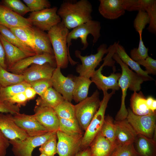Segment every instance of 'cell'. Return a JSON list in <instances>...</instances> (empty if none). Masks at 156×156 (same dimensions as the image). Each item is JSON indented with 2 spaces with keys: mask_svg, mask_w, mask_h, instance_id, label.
Wrapping results in <instances>:
<instances>
[{
  "mask_svg": "<svg viewBox=\"0 0 156 156\" xmlns=\"http://www.w3.org/2000/svg\"><path fill=\"white\" fill-rule=\"evenodd\" d=\"M92 6L88 0L64 1L57 14L61 22L68 30L92 20Z\"/></svg>",
  "mask_w": 156,
  "mask_h": 156,
  "instance_id": "cell-1",
  "label": "cell"
},
{
  "mask_svg": "<svg viewBox=\"0 0 156 156\" xmlns=\"http://www.w3.org/2000/svg\"><path fill=\"white\" fill-rule=\"evenodd\" d=\"M112 57L120 65L122 70L118 81V85L122 90L121 104L115 120L119 121L126 119L128 115V112L125 103L128 89L134 92L138 91L141 88V84L145 80L142 77L130 69L122 62L116 53H114Z\"/></svg>",
  "mask_w": 156,
  "mask_h": 156,
  "instance_id": "cell-2",
  "label": "cell"
},
{
  "mask_svg": "<svg viewBox=\"0 0 156 156\" xmlns=\"http://www.w3.org/2000/svg\"><path fill=\"white\" fill-rule=\"evenodd\" d=\"M69 31L61 22L48 31L57 67L66 68L69 62L67 38Z\"/></svg>",
  "mask_w": 156,
  "mask_h": 156,
  "instance_id": "cell-3",
  "label": "cell"
},
{
  "mask_svg": "<svg viewBox=\"0 0 156 156\" xmlns=\"http://www.w3.org/2000/svg\"><path fill=\"white\" fill-rule=\"evenodd\" d=\"M101 28L100 22L92 20L77 26L69 32L67 38V43L69 62L71 65H74L78 63L74 61L70 55L69 48L71 44L72 40L80 38L83 45L82 50H85L88 45L87 40L88 35L91 34L93 36V42L94 44L100 37Z\"/></svg>",
  "mask_w": 156,
  "mask_h": 156,
  "instance_id": "cell-4",
  "label": "cell"
},
{
  "mask_svg": "<svg viewBox=\"0 0 156 156\" xmlns=\"http://www.w3.org/2000/svg\"><path fill=\"white\" fill-rule=\"evenodd\" d=\"M115 91L110 93L103 91V96L101 101L100 107L88 126L82 139L80 150L89 147L97 135L100 132L105 117V113L108 103Z\"/></svg>",
  "mask_w": 156,
  "mask_h": 156,
  "instance_id": "cell-5",
  "label": "cell"
},
{
  "mask_svg": "<svg viewBox=\"0 0 156 156\" xmlns=\"http://www.w3.org/2000/svg\"><path fill=\"white\" fill-rule=\"evenodd\" d=\"M99 93L96 90L90 97L75 105V118L81 129L85 131L100 105Z\"/></svg>",
  "mask_w": 156,
  "mask_h": 156,
  "instance_id": "cell-6",
  "label": "cell"
},
{
  "mask_svg": "<svg viewBox=\"0 0 156 156\" xmlns=\"http://www.w3.org/2000/svg\"><path fill=\"white\" fill-rule=\"evenodd\" d=\"M106 44H101L97 49V53L89 55L82 56L81 52L78 50L75 51V55L81 61V64H78L76 68V71L79 76L90 78L93 75L95 68L103 60L104 55L109 51Z\"/></svg>",
  "mask_w": 156,
  "mask_h": 156,
  "instance_id": "cell-7",
  "label": "cell"
},
{
  "mask_svg": "<svg viewBox=\"0 0 156 156\" xmlns=\"http://www.w3.org/2000/svg\"><path fill=\"white\" fill-rule=\"evenodd\" d=\"M127 111L126 119L138 134L156 139V113L140 116L134 114L130 109Z\"/></svg>",
  "mask_w": 156,
  "mask_h": 156,
  "instance_id": "cell-8",
  "label": "cell"
},
{
  "mask_svg": "<svg viewBox=\"0 0 156 156\" xmlns=\"http://www.w3.org/2000/svg\"><path fill=\"white\" fill-rule=\"evenodd\" d=\"M56 132L49 131L40 135L28 136L22 140H9L12 151L15 156H32L35 148L40 146Z\"/></svg>",
  "mask_w": 156,
  "mask_h": 156,
  "instance_id": "cell-9",
  "label": "cell"
},
{
  "mask_svg": "<svg viewBox=\"0 0 156 156\" xmlns=\"http://www.w3.org/2000/svg\"><path fill=\"white\" fill-rule=\"evenodd\" d=\"M57 10L55 7L31 12L28 18L32 25L42 31H48L61 22L57 14Z\"/></svg>",
  "mask_w": 156,
  "mask_h": 156,
  "instance_id": "cell-10",
  "label": "cell"
},
{
  "mask_svg": "<svg viewBox=\"0 0 156 156\" xmlns=\"http://www.w3.org/2000/svg\"><path fill=\"white\" fill-rule=\"evenodd\" d=\"M46 63H49L53 66L57 67L54 54L44 53L29 56L18 61L11 67L8 68V70L12 73L22 74L25 70L32 65H41Z\"/></svg>",
  "mask_w": 156,
  "mask_h": 156,
  "instance_id": "cell-11",
  "label": "cell"
},
{
  "mask_svg": "<svg viewBox=\"0 0 156 156\" xmlns=\"http://www.w3.org/2000/svg\"><path fill=\"white\" fill-rule=\"evenodd\" d=\"M51 80L53 88L65 100L71 102L73 99L75 83L70 76L65 77L62 73L61 68L57 67L53 73Z\"/></svg>",
  "mask_w": 156,
  "mask_h": 156,
  "instance_id": "cell-12",
  "label": "cell"
},
{
  "mask_svg": "<svg viewBox=\"0 0 156 156\" xmlns=\"http://www.w3.org/2000/svg\"><path fill=\"white\" fill-rule=\"evenodd\" d=\"M57 153L59 156H75L80 151L82 137L68 135L60 130L56 132Z\"/></svg>",
  "mask_w": 156,
  "mask_h": 156,
  "instance_id": "cell-13",
  "label": "cell"
},
{
  "mask_svg": "<svg viewBox=\"0 0 156 156\" xmlns=\"http://www.w3.org/2000/svg\"><path fill=\"white\" fill-rule=\"evenodd\" d=\"M13 118L17 125L29 136L40 135L49 132L38 122L34 115L19 113L14 115Z\"/></svg>",
  "mask_w": 156,
  "mask_h": 156,
  "instance_id": "cell-14",
  "label": "cell"
},
{
  "mask_svg": "<svg viewBox=\"0 0 156 156\" xmlns=\"http://www.w3.org/2000/svg\"><path fill=\"white\" fill-rule=\"evenodd\" d=\"M0 130L9 140H22L29 136L17 125L10 114L0 113Z\"/></svg>",
  "mask_w": 156,
  "mask_h": 156,
  "instance_id": "cell-15",
  "label": "cell"
},
{
  "mask_svg": "<svg viewBox=\"0 0 156 156\" xmlns=\"http://www.w3.org/2000/svg\"><path fill=\"white\" fill-rule=\"evenodd\" d=\"M34 112L36 119L49 131L57 132L59 130V118L53 108L36 105Z\"/></svg>",
  "mask_w": 156,
  "mask_h": 156,
  "instance_id": "cell-16",
  "label": "cell"
},
{
  "mask_svg": "<svg viewBox=\"0 0 156 156\" xmlns=\"http://www.w3.org/2000/svg\"><path fill=\"white\" fill-rule=\"evenodd\" d=\"M98 8L100 14L110 20L118 18L125 12V0H100Z\"/></svg>",
  "mask_w": 156,
  "mask_h": 156,
  "instance_id": "cell-17",
  "label": "cell"
},
{
  "mask_svg": "<svg viewBox=\"0 0 156 156\" xmlns=\"http://www.w3.org/2000/svg\"><path fill=\"white\" fill-rule=\"evenodd\" d=\"M103 67L102 64L98 69L95 70L91 77L92 82L94 83L99 89L103 91H107L108 89L115 91L118 90L120 87L118 81L121 74L114 72L108 76H105L101 72Z\"/></svg>",
  "mask_w": 156,
  "mask_h": 156,
  "instance_id": "cell-18",
  "label": "cell"
},
{
  "mask_svg": "<svg viewBox=\"0 0 156 156\" xmlns=\"http://www.w3.org/2000/svg\"><path fill=\"white\" fill-rule=\"evenodd\" d=\"M0 25L9 28L32 26L28 18H24L2 5H0Z\"/></svg>",
  "mask_w": 156,
  "mask_h": 156,
  "instance_id": "cell-19",
  "label": "cell"
},
{
  "mask_svg": "<svg viewBox=\"0 0 156 156\" xmlns=\"http://www.w3.org/2000/svg\"><path fill=\"white\" fill-rule=\"evenodd\" d=\"M115 127V139L118 144H133L138 134L127 119L114 120Z\"/></svg>",
  "mask_w": 156,
  "mask_h": 156,
  "instance_id": "cell-20",
  "label": "cell"
},
{
  "mask_svg": "<svg viewBox=\"0 0 156 156\" xmlns=\"http://www.w3.org/2000/svg\"><path fill=\"white\" fill-rule=\"evenodd\" d=\"M56 68L49 63L34 64L30 66L22 73L24 80L30 83L43 79H51Z\"/></svg>",
  "mask_w": 156,
  "mask_h": 156,
  "instance_id": "cell-21",
  "label": "cell"
},
{
  "mask_svg": "<svg viewBox=\"0 0 156 156\" xmlns=\"http://www.w3.org/2000/svg\"><path fill=\"white\" fill-rule=\"evenodd\" d=\"M118 145L112 143L100 132L89 146L91 156H111Z\"/></svg>",
  "mask_w": 156,
  "mask_h": 156,
  "instance_id": "cell-22",
  "label": "cell"
},
{
  "mask_svg": "<svg viewBox=\"0 0 156 156\" xmlns=\"http://www.w3.org/2000/svg\"><path fill=\"white\" fill-rule=\"evenodd\" d=\"M0 41L5 51L7 68L28 57L20 49L5 39L0 33Z\"/></svg>",
  "mask_w": 156,
  "mask_h": 156,
  "instance_id": "cell-23",
  "label": "cell"
},
{
  "mask_svg": "<svg viewBox=\"0 0 156 156\" xmlns=\"http://www.w3.org/2000/svg\"><path fill=\"white\" fill-rule=\"evenodd\" d=\"M138 134L133 143L139 156H156V140Z\"/></svg>",
  "mask_w": 156,
  "mask_h": 156,
  "instance_id": "cell-24",
  "label": "cell"
},
{
  "mask_svg": "<svg viewBox=\"0 0 156 156\" xmlns=\"http://www.w3.org/2000/svg\"><path fill=\"white\" fill-rule=\"evenodd\" d=\"M70 76L75 83L73 99L75 102L79 103L88 97L89 88L92 82L90 78L83 76Z\"/></svg>",
  "mask_w": 156,
  "mask_h": 156,
  "instance_id": "cell-25",
  "label": "cell"
},
{
  "mask_svg": "<svg viewBox=\"0 0 156 156\" xmlns=\"http://www.w3.org/2000/svg\"><path fill=\"white\" fill-rule=\"evenodd\" d=\"M64 99L52 87L47 89L36 100V105L54 108Z\"/></svg>",
  "mask_w": 156,
  "mask_h": 156,
  "instance_id": "cell-26",
  "label": "cell"
},
{
  "mask_svg": "<svg viewBox=\"0 0 156 156\" xmlns=\"http://www.w3.org/2000/svg\"><path fill=\"white\" fill-rule=\"evenodd\" d=\"M116 53L124 63L128 66H129L137 74L142 77L145 81L153 80V78L149 76L145 71L142 69L137 62L133 60L128 55L124 47L119 44L118 42L116 43Z\"/></svg>",
  "mask_w": 156,
  "mask_h": 156,
  "instance_id": "cell-27",
  "label": "cell"
},
{
  "mask_svg": "<svg viewBox=\"0 0 156 156\" xmlns=\"http://www.w3.org/2000/svg\"><path fill=\"white\" fill-rule=\"evenodd\" d=\"M130 103L131 109L136 115H145L156 113L148 108L146 104V98L142 91L139 93L134 92L131 96Z\"/></svg>",
  "mask_w": 156,
  "mask_h": 156,
  "instance_id": "cell-28",
  "label": "cell"
},
{
  "mask_svg": "<svg viewBox=\"0 0 156 156\" xmlns=\"http://www.w3.org/2000/svg\"><path fill=\"white\" fill-rule=\"evenodd\" d=\"M34 42L37 54L44 53L54 54L48 34L36 28H34Z\"/></svg>",
  "mask_w": 156,
  "mask_h": 156,
  "instance_id": "cell-29",
  "label": "cell"
},
{
  "mask_svg": "<svg viewBox=\"0 0 156 156\" xmlns=\"http://www.w3.org/2000/svg\"><path fill=\"white\" fill-rule=\"evenodd\" d=\"M0 33L5 39L20 49L27 56L37 54L31 49L22 42L7 27L0 25Z\"/></svg>",
  "mask_w": 156,
  "mask_h": 156,
  "instance_id": "cell-30",
  "label": "cell"
},
{
  "mask_svg": "<svg viewBox=\"0 0 156 156\" xmlns=\"http://www.w3.org/2000/svg\"><path fill=\"white\" fill-rule=\"evenodd\" d=\"M59 130L71 136L83 137L82 130L75 118L65 119L59 118Z\"/></svg>",
  "mask_w": 156,
  "mask_h": 156,
  "instance_id": "cell-31",
  "label": "cell"
},
{
  "mask_svg": "<svg viewBox=\"0 0 156 156\" xmlns=\"http://www.w3.org/2000/svg\"><path fill=\"white\" fill-rule=\"evenodd\" d=\"M9 29L22 42L31 49L36 53L34 42V28L19 27Z\"/></svg>",
  "mask_w": 156,
  "mask_h": 156,
  "instance_id": "cell-32",
  "label": "cell"
},
{
  "mask_svg": "<svg viewBox=\"0 0 156 156\" xmlns=\"http://www.w3.org/2000/svg\"><path fill=\"white\" fill-rule=\"evenodd\" d=\"M22 74H17L10 72L0 66V85L7 87L24 81Z\"/></svg>",
  "mask_w": 156,
  "mask_h": 156,
  "instance_id": "cell-33",
  "label": "cell"
},
{
  "mask_svg": "<svg viewBox=\"0 0 156 156\" xmlns=\"http://www.w3.org/2000/svg\"><path fill=\"white\" fill-rule=\"evenodd\" d=\"M30 86V83L24 81L19 83L7 87H1L0 99L5 100L18 93L24 92L27 88Z\"/></svg>",
  "mask_w": 156,
  "mask_h": 156,
  "instance_id": "cell-34",
  "label": "cell"
},
{
  "mask_svg": "<svg viewBox=\"0 0 156 156\" xmlns=\"http://www.w3.org/2000/svg\"><path fill=\"white\" fill-rule=\"evenodd\" d=\"M59 118L65 119L75 118V105L66 100L53 108Z\"/></svg>",
  "mask_w": 156,
  "mask_h": 156,
  "instance_id": "cell-35",
  "label": "cell"
},
{
  "mask_svg": "<svg viewBox=\"0 0 156 156\" xmlns=\"http://www.w3.org/2000/svg\"><path fill=\"white\" fill-rule=\"evenodd\" d=\"M114 121L112 118L109 115L105 116L100 132L112 143L117 144L116 142L115 127Z\"/></svg>",
  "mask_w": 156,
  "mask_h": 156,
  "instance_id": "cell-36",
  "label": "cell"
},
{
  "mask_svg": "<svg viewBox=\"0 0 156 156\" xmlns=\"http://www.w3.org/2000/svg\"><path fill=\"white\" fill-rule=\"evenodd\" d=\"M56 132L40 146L39 150L41 153L48 156H54L57 153Z\"/></svg>",
  "mask_w": 156,
  "mask_h": 156,
  "instance_id": "cell-37",
  "label": "cell"
},
{
  "mask_svg": "<svg viewBox=\"0 0 156 156\" xmlns=\"http://www.w3.org/2000/svg\"><path fill=\"white\" fill-rule=\"evenodd\" d=\"M3 2L6 7L21 16L30 12L28 7L20 0H5Z\"/></svg>",
  "mask_w": 156,
  "mask_h": 156,
  "instance_id": "cell-38",
  "label": "cell"
},
{
  "mask_svg": "<svg viewBox=\"0 0 156 156\" xmlns=\"http://www.w3.org/2000/svg\"><path fill=\"white\" fill-rule=\"evenodd\" d=\"M142 35H139L140 41L138 48H134L130 52L131 58L135 62L146 59L148 56V48L144 45L142 39Z\"/></svg>",
  "mask_w": 156,
  "mask_h": 156,
  "instance_id": "cell-39",
  "label": "cell"
},
{
  "mask_svg": "<svg viewBox=\"0 0 156 156\" xmlns=\"http://www.w3.org/2000/svg\"><path fill=\"white\" fill-rule=\"evenodd\" d=\"M149 23V18L146 11H139L133 21V26L139 35H142L146 25Z\"/></svg>",
  "mask_w": 156,
  "mask_h": 156,
  "instance_id": "cell-40",
  "label": "cell"
},
{
  "mask_svg": "<svg viewBox=\"0 0 156 156\" xmlns=\"http://www.w3.org/2000/svg\"><path fill=\"white\" fill-rule=\"evenodd\" d=\"M111 156H139L133 144H118Z\"/></svg>",
  "mask_w": 156,
  "mask_h": 156,
  "instance_id": "cell-41",
  "label": "cell"
},
{
  "mask_svg": "<svg viewBox=\"0 0 156 156\" xmlns=\"http://www.w3.org/2000/svg\"><path fill=\"white\" fill-rule=\"evenodd\" d=\"M30 12H37L50 8L51 4L47 0H23Z\"/></svg>",
  "mask_w": 156,
  "mask_h": 156,
  "instance_id": "cell-42",
  "label": "cell"
},
{
  "mask_svg": "<svg viewBox=\"0 0 156 156\" xmlns=\"http://www.w3.org/2000/svg\"><path fill=\"white\" fill-rule=\"evenodd\" d=\"M125 10L146 11L148 6L146 0H125Z\"/></svg>",
  "mask_w": 156,
  "mask_h": 156,
  "instance_id": "cell-43",
  "label": "cell"
},
{
  "mask_svg": "<svg viewBox=\"0 0 156 156\" xmlns=\"http://www.w3.org/2000/svg\"><path fill=\"white\" fill-rule=\"evenodd\" d=\"M37 94L41 96L47 89L52 87L51 79H43L30 83Z\"/></svg>",
  "mask_w": 156,
  "mask_h": 156,
  "instance_id": "cell-44",
  "label": "cell"
},
{
  "mask_svg": "<svg viewBox=\"0 0 156 156\" xmlns=\"http://www.w3.org/2000/svg\"><path fill=\"white\" fill-rule=\"evenodd\" d=\"M149 18V23L147 29L150 32L156 34V1L146 10Z\"/></svg>",
  "mask_w": 156,
  "mask_h": 156,
  "instance_id": "cell-45",
  "label": "cell"
},
{
  "mask_svg": "<svg viewBox=\"0 0 156 156\" xmlns=\"http://www.w3.org/2000/svg\"><path fill=\"white\" fill-rule=\"evenodd\" d=\"M20 111L19 106L0 99V113H9L14 115L20 113Z\"/></svg>",
  "mask_w": 156,
  "mask_h": 156,
  "instance_id": "cell-46",
  "label": "cell"
},
{
  "mask_svg": "<svg viewBox=\"0 0 156 156\" xmlns=\"http://www.w3.org/2000/svg\"><path fill=\"white\" fill-rule=\"evenodd\" d=\"M140 65L144 66L146 69L145 71L148 74H156V60L148 56L144 60L136 62Z\"/></svg>",
  "mask_w": 156,
  "mask_h": 156,
  "instance_id": "cell-47",
  "label": "cell"
},
{
  "mask_svg": "<svg viewBox=\"0 0 156 156\" xmlns=\"http://www.w3.org/2000/svg\"><path fill=\"white\" fill-rule=\"evenodd\" d=\"M5 101L15 104L16 103L19 107L25 105L28 101L24 92L18 93Z\"/></svg>",
  "mask_w": 156,
  "mask_h": 156,
  "instance_id": "cell-48",
  "label": "cell"
},
{
  "mask_svg": "<svg viewBox=\"0 0 156 156\" xmlns=\"http://www.w3.org/2000/svg\"><path fill=\"white\" fill-rule=\"evenodd\" d=\"M9 140L0 130V156H5L10 145Z\"/></svg>",
  "mask_w": 156,
  "mask_h": 156,
  "instance_id": "cell-49",
  "label": "cell"
},
{
  "mask_svg": "<svg viewBox=\"0 0 156 156\" xmlns=\"http://www.w3.org/2000/svg\"><path fill=\"white\" fill-rule=\"evenodd\" d=\"M5 51L0 41V66L6 69L7 67L5 60Z\"/></svg>",
  "mask_w": 156,
  "mask_h": 156,
  "instance_id": "cell-50",
  "label": "cell"
},
{
  "mask_svg": "<svg viewBox=\"0 0 156 156\" xmlns=\"http://www.w3.org/2000/svg\"><path fill=\"white\" fill-rule=\"evenodd\" d=\"M146 104L148 108L151 111L156 112V100L151 96L146 99Z\"/></svg>",
  "mask_w": 156,
  "mask_h": 156,
  "instance_id": "cell-51",
  "label": "cell"
},
{
  "mask_svg": "<svg viewBox=\"0 0 156 156\" xmlns=\"http://www.w3.org/2000/svg\"><path fill=\"white\" fill-rule=\"evenodd\" d=\"M24 92L28 101L33 99L37 94L35 90L31 86L27 88Z\"/></svg>",
  "mask_w": 156,
  "mask_h": 156,
  "instance_id": "cell-52",
  "label": "cell"
},
{
  "mask_svg": "<svg viewBox=\"0 0 156 156\" xmlns=\"http://www.w3.org/2000/svg\"><path fill=\"white\" fill-rule=\"evenodd\" d=\"M75 156H91L89 147L80 151Z\"/></svg>",
  "mask_w": 156,
  "mask_h": 156,
  "instance_id": "cell-53",
  "label": "cell"
},
{
  "mask_svg": "<svg viewBox=\"0 0 156 156\" xmlns=\"http://www.w3.org/2000/svg\"><path fill=\"white\" fill-rule=\"evenodd\" d=\"M39 156H48L44 154L41 153V154Z\"/></svg>",
  "mask_w": 156,
  "mask_h": 156,
  "instance_id": "cell-54",
  "label": "cell"
},
{
  "mask_svg": "<svg viewBox=\"0 0 156 156\" xmlns=\"http://www.w3.org/2000/svg\"><path fill=\"white\" fill-rule=\"evenodd\" d=\"M1 87V86L0 85V90Z\"/></svg>",
  "mask_w": 156,
  "mask_h": 156,
  "instance_id": "cell-55",
  "label": "cell"
}]
</instances>
